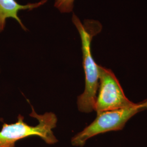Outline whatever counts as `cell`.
<instances>
[{
	"mask_svg": "<svg viewBox=\"0 0 147 147\" xmlns=\"http://www.w3.org/2000/svg\"><path fill=\"white\" fill-rule=\"evenodd\" d=\"M72 21L80 34L83 55V67L85 74V89L78 98V107L82 112L89 113L94 110L96 93L99 86L98 65L93 58L91 42L102 29L99 22L87 20L83 24L79 18L73 14Z\"/></svg>",
	"mask_w": 147,
	"mask_h": 147,
	"instance_id": "1",
	"label": "cell"
},
{
	"mask_svg": "<svg viewBox=\"0 0 147 147\" xmlns=\"http://www.w3.org/2000/svg\"><path fill=\"white\" fill-rule=\"evenodd\" d=\"M32 109L30 116L36 118L38 124L34 126L28 125L21 115L18 116V121L15 123H3L0 131V147H16V143L18 141L32 136L41 138L47 144H54L58 142L53 131L57 122L55 114L47 112L38 115L32 107Z\"/></svg>",
	"mask_w": 147,
	"mask_h": 147,
	"instance_id": "2",
	"label": "cell"
},
{
	"mask_svg": "<svg viewBox=\"0 0 147 147\" xmlns=\"http://www.w3.org/2000/svg\"><path fill=\"white\" fill-rule=\"evenodd\" d=\"M147 110L146 99L130 107L97 113L94 121L73 137L71 144L75 147H83L89 139L99 134L121 130L133 116Z\"/></svg>",
	"mask_w": 147,
	"mask_h": 147,
	"instance_id": "3",
	"label": "cell"
},
{
	"mask_svg": "<svg viewBox=\"0 0 147 147\" xmlns=\"http://www.w3.org/2000/svg\"><path fill=\"white\" fill-rule=\"evenodd\" d=\"M98 69L99 89L94 106L97 113L130 107L136 104L126 98L119 81L111 69L99 65Z\"/></svg>",
	"mask_w": 147,
	"mask_h": 147,
	"instance_id": "4",
	"label": "cell"
},
{
	"mask_svg": "<svg viewBox=\"0 0 147 147\" xmlns=\"http://www.w3.org/2000/svg\"><path fill=\"white\" fill-rule=\"evenodd\" d=\"M47 0H42L35 3H28L21 5L16 0H0V33L4 30L6 20L8 18L15 19L20 24L22 28L27 31V28L18 16V12L21 10H32L45 4Z\"/></svg>",
	"mask_w": 147,
	"mask_h": 147,
	"instance_id": "5",
	"label": "cell"
},
{
	"mask_svg": "<svg viewBox=\"0 0 147 147\" xmlns=\"http://www.w3.org/2000/svg\"><path fill=\"white\" fill-rule=\"evenodd\" d=\"M75 0H55L54 6L62 13H71L74 8Z\"/></svg>",
	"mask_w": 147,
	"mask_h": 147,
	"instance_id": "6",
	"label": "cell"
}]
</instances>
